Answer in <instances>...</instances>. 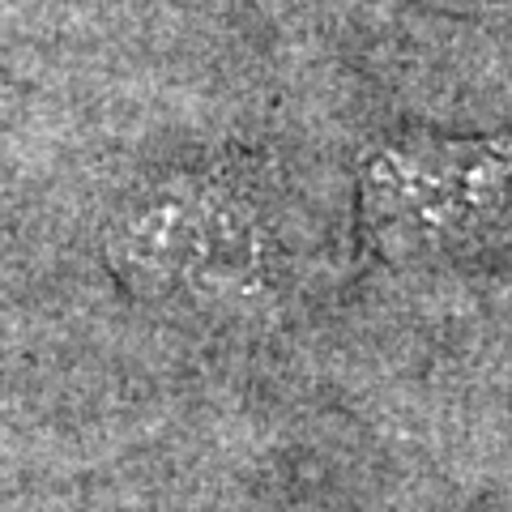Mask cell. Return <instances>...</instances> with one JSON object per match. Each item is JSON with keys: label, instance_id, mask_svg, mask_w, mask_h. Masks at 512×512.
I'll use <instances>...</instances> for the list:
<instances>
[{"label": "cell", "instance_id": "2", "mask_svg": "<svg viewBox=\"0 0 512 512\" xmlns=\"http://www.w3.org/2000/svg\"><path fill=\"white\" fill-rule=\"evenodd\" d=\"M431 5H444L453 13H487V9L500 5V0H431Z\"/></svg>", "mask_w": 512, "mask_h": 512}, {"label": "cell", "instance_id": "1", "mask_svg": "<svg viewBox=\"0 0 512 512\" xmlns=\"http://www.w3.org/2000/svg\"><path fill=\"white\" fill-rule=\"evenodd\" d=\"M512 214V133L500 141L406 137L363 167L359 222L384 261H419L491 235Z\"/></svg>", "mask_w": 512, "mask_h": 512}]
</instances>
